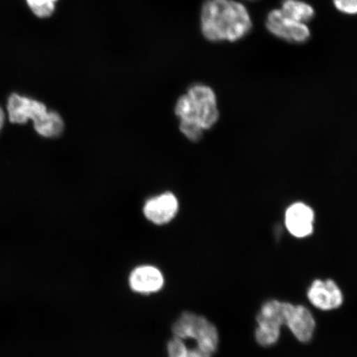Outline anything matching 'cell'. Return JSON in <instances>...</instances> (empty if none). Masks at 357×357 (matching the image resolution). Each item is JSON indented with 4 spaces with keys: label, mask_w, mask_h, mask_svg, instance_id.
I'll use <instances>...</instances> for the list:
<instances>
[{
    "label": "cell",
    "mask_w": 357,
    "mask_h": 357,
    "mask_svg": "<svg viewBox=\"0 0 357 357\" xmlns=\"http://www.w3.org/2000/svg\"><path fill=\"white\" fill-rule=\"evenodd\" d=\"M252 28L251 13L240 0H204L201 4L200 33L208 42H238Z\"/></svg>",
    "instance_id": "1"
},
{
    "label": "cell",
    "mask_w": 357,
    "mask_h": 357,
    "mask_svg": "<svg viewBox=\"0 0 357 357\" xmlns=\"http://www.w3.org/2000/svg\"><path fill=\"white\" fill-rule=\"evenodd\" d=\"M175 114L180 121L198 124L204 130L211 129L220 119L215 91L208 84L195 83L176 102Z\"/></svg>",
    "instance_id": "2"
},
{
    "label": "cell",
    "mask_w": 357,
    "mask_h": 357,
    "mask_svg": "<svg viewBox=\"0 0 357 357\" xmlns=\"http://www.w3.org/2000/svg\"><path fill=\"white\" fill-rule=\"evenodd\" d=\"M7 111L11 123L22 124L31 120L35 130L44 137H57L64 131V121L59 114L29 97L13 93L8 98Z\"/></svg>",
    "instance_id": "3"
},
{
    "label": "cell",
    "mask_w": 357,
    "mask_h": 357,
    "mask_svg": "<svg viewBox=\"0 0 357 357\" xmlns=\"http://www.w3.org/2000/svg\"><path fill=\"white\" fill-rule=\"evenodd\" d=\"M172 332L181 339L193 338L197 342V347L208 354L213 355L218 350L220 341L218 330L204 317L183 312L172 326Z\"/></svg>",
    "instance_id": "4"
},
{
    "label": "cell",
    "mask_w": 357,
    "mask_h": 357,
    "mask_svg": "<svg viewBox=\"0 0 357 357\" xmlns=\"http://www.w3.org/2000/svg\"><path fill=\"white\" fill-rule=\"evenodd\" d=\"M289 303L278 301H267L262 305L257 318V342L263 347H270L278 342L280 328L285 325Z\"/></svg>",
    "instance_id": "5"
},
{
    "label": "cell",
    "mask_w": 357,
    "mask_h": 357,
    "mask_svg": "<svg viewBox=\"0 0 357 357\" xmlns=\"http://www.w3.org/2000/svg\"><path fill=\"white\" fill-rule=\"evenodd\" d=\"M265 25L272 36L289 43L303 44L311 38L309 25L290 19L280 8H273L267 13Z\"/></svg>",
    "instance_id": "6"
},
{
    "label": "cell",
    "mask_w": 357,
    "mask_h": 357,
    "mask_svg": "<svg viewBox=\"0 0 357 357\" xmlns=\"http://www.w3.org/2000/svg\"><path fill=\"white\" fill-rule=\"evenodd\" d=\"M307 294L312 305L323 311L337 310L343 303L342 290L333 280H314Z\"/></svg>",
    "instance_id": "7"
},
{
    "label": "cell",
    "mask_w": 357,
    "mask_h": 357,
    "mask_svg": "<svg viewBox=\"0 0 357 357\" xmlns=\"http://www.w3.org/2000/svg\"><path fill=\"white\" fill-rule=\"evenodd\" d=\"M314 212L305 203H294L287 209L284 225L290 234L297 238H305L314 231Z\"/></svg>",
    "instance_id": "8"
},
{
    "label": "cell",
    "mask_w": 357,
    "mask_h": 357,
    "mask_svg": "<svg viewBox=\"0 0 357 357\" xmlns=\"http://www.w3.org/2000/svg\"><path fill=\"white\" fill-rule=\"evenodd\" d=\"M178 211V199L169 192L147 200L144 208L145 217L156 225H163L171 222Z\"/></svg>",
    "instance_id": "9"
},
{
    "label": "cell",
    "mask_w": 357,
    "mask_h": 357,
    "mask_svg": "<svg viewBox=\"0 0 357 357\" xmlns=\"http://www.w3.org/2000/svg\"><path fill=\"white\" fill-rule=\"evenodd\" d=\"M287 326L294 337L301 342L311 340L315 332L316 323L311 312L303 305L290 303L287 317Z\"/></svg>",
    "instance_id": "10"
},
{
    "label": "cell",
    "mask_w": 357,
    "mask_h": 357,
    "mask_svg": "<svg viewBox=\"0 0 357 357\" xmlns=\"http://www.w3.org/2000/svg\"><path fill=\"white\" fill-rule=\"evenodd\" d=\"M129 281L134 291L144 294L158 291L164 284L162 272L151 266L137 267L132 272Z\"/></svg>",
    "instance_id": "11"
},
{
    "label": "cell",
    "mask_w": 357,
    "mask_h": 357,
    "mask_svg": "<svg viewBox=\"0 0 357 357\" xmlns=\"http://www.w3.org/2000/svg\"><path fill=\"white\" fill-rule=\"evenodd\" d=\"M280 10L290 19L307 24L316 15L314 8L305 0H281Z\"/></svg>",
    "instance_id": "12"
},
{
    "label": "cell",
    "mask_w": 357,
    "mask_h": 357,
    "mask_svg": "<svg viewBox=\"0 0 357 357\" xmlns=\"http://www.w3.org/2000/svg\"><path fill=\"white\" fill-rule=\"evenodd\" d=\"M167 349L169 357H212L198 347L189 349L181 338L175 336L168 342Z\"/></svg>",
    "instance_id": "13"
},
{
    "label": "cell",
    "mask_w": 357,
    "mask_h": 357,
    "mask_svg": "<svg viewBox=\"0 0 357 357\" xmlns=\"http://www.w3.org/2000/svg\"><path fill=\"white\" fill-rule=\"evenodd\" d=\"M31 11L40 19H47L53 15L59 0H26Z\"/></svg>",
    "instance_id": "14"
},
{
    "label": "cell",
    "mask_w": 357,
    "mask_h": 357,
    "mask_svg": "<svg viewBox=\"0 0 357 357\" xmlns=\"http://www.w3.org/2000/svg\"><path fill=\"white\" fill-rule=\"evenodd\" d=\"M180 129L184 135L192 142H199L202 138L204 129L192 122L180 121Z\"/></svg>",
    "instance_id": "15"
},
{
    "label": "cell",
    "mask_w": 357,
    "mask_h": 357,
    "mask_svg": "<svg viewBox=\"0 0 357 357\" xmlns=\"http://www.w3.org/2000/svg\"><path fill=\"white\" fill-rule=\"evenodd\" d=\"M333 6L343 15H357V0H333Z\"/></svg>",
    "instance_id": "16"
},
{
    "label": "cell",
    "mask_w": 357,
    "mask_h": 357,
    "mask_svg": "<svg viewBox=\"0 0 357 357\" xmlns=\"http://www.w3.org/2000/svg\"><path fill=\"white\" fill-rule=\"evenodd\" d=\"M4 120H6V114H4V111L1 107H0V131H1L3 127Z\"/></svg>",
    "instance_id": "17"
},
{
    "label": "cell",
    "mask_w": 357,
    "mask_h": 357,
    "mask_svg": "<svg viewBox=\"0 0 357 357\" xmlns=\"http://www.w3.org/2000/svg\"><path fill=\"white\" fill-rule=\"evenodd\" d=\"M248 1H257V0H248Z\"/></svg>",
    "instance_id": "18"
}]
</instances>
